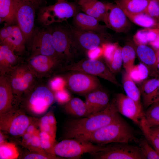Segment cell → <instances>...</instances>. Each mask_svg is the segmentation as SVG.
Wrapping results in <instances>:
<instances>
[{
    "instance_id": "obj_1",
    "label": "cell",
    "mask_w": 159,
    "mask_h": 159,
    "mask_svg": "<svg viewBox=\"0 0 159 159\" xmlns=\"http://www.w3.org/2000/svg\"><path fill=\"white\" fill-rule=\"evenodd\" d=\"M74 138L101 145L111 143H138V140L134 130L120 116L94 132Z\"/></svg>"
},
{
    "instance_id": "obj_2",
    "label": "cell",
    "mask_w": 159,
    "mask_h": 159,
    "mask_svg": "<svg viewBox=\"0 0 159 159\" xmlns=\"http://www.w3.org/2000/svg\"><path fill=\"white\" fill-rule=\"evenodd\" d=\"M120 116L114 98L102 111L70 121L65 132V139L74 138L94 132L112 122Z\"/></svg>"
},
{
    "instance_id": "obj_3",
    "label": "cell",
    "mask_w": 159,
    "mask_h": 159,
    "mask_svg": "<svg viewBox=\"0 0 159 159\" xmlns=\"http://www.w3.org/2000/svg\"><path fill=\"white\" fill-rule=\"evenodd\" d=\"M55 100L53 92L49 87L37 83L22 97L21 107L36 115L45 113Z\"/></svg>"
},
{
    "instance_id": "obj_4",
    "label": "cell",
    "mask_w": 159,
    "mask_h": 159,
    "mask_svg": "<svg viewBox=\"0 0 159 159\" xmlns=\"http://www.w3.org/2000/svg\"><path fill=\"white\" fill-rule=\"evenodd\" d=\"M107 147V146L94 144L75 138H66L56 143L54 152L59 157L74 159L79 158L85 153L94 155Z\"/></svg>"
},
{
    "instance_id": "obj_5",
    "label": "cell",
    "mask_w": 159,
    "mask_h": 159,
    "mask_svg": "<svg viewBox=\"0 0 159 159\" xmlns=\"http://www.w3.org/2000/svg\"><path fill=\"white\" fill-rule=\"evenodd\" d=\"M5 76L13 90L14 102L19 103L24 95L37 83L38 78L26 63L22 62Z\"/></svg>"
},
{
    "instance_id": "obj_6",
    "label": "cell",
    "mask_w": 159,
    "mask_h": 159,
    "mask_svg": "<svg viewBox=\"0 0 159 159\" xmlns=\"http://www.w3.org/2000/svg\"><path fill=\"white\" fill-rule=\"evenodd\" d=\"M79 6L67 1L57 2L54 4L42 8L38 15V19L42 24L48 26L60 22L73 17L79 12Z\"/></svg>"
},
{
    "instance_id": "obj_7",
    "label": "cell",
    "mask_w": 159,
    "mask_h": 159,
    "mask_svg": "<svg viewBox=\"0 0 159 159\" xmlns=\"http://www.w3.org/2000/svg\"><path fill=\"white\" fill-rule=\"evenodd\" d=\"M76 49L87 52L109 42L112 38L106 33H99L80 30L68 23L67 26Z\"/></svg>"
},
{
    "instance_id": "obj_8",
    "label": "cell",
    "mask_w": 159,
    "mask_h": 159,
    "mask_svg": "<svg viewBox=\"0 0 159 159\" xmlns=\"http://www.w3.org/2000/svg\"><path fill=\"white\" fill-rule=\"evenodd\" d=\"M79 72L106 80L116 85H119L114 74L106 64L98 59H88L62 67L60 72L65 71Z\"/></svg>"
},
{
    "instance_id": "obj_9",
    "label": "cell",
    "mask_w": 159,
    "mask_h": 159,
    "mask_svg": "<svg viewBox=\"0 0 159 159\" xmlns=\"http://www.w3.org/2000/svg\"><path fill=\"white\" fill-rule=\"evenodd\" d=\"M32 122V118L20 110L13 108L0 114V130L13 136H22Z\"/></svg>"
},
{
    "instance_id": "obj_10",
    "label": "cell",
    "mask_w": 159,
    "mask_h": 159,
    "mask_svg": "<svg viewBox=\"0 0 159 159\" xmlns=\"http://www.w3.org/2000/svg\"><path fill=\"white\" fill-rule=\"evenodd\" d=\"M15 20L26 42L30 41L34 31L35 7L24 0H13Z\"/></svg>"
},
{
    "instance_id": "obj_11",
    "label": "cell",
    "mask_w": 159,
    "mask_h": 159,
    "mask_svg": "<svg viewBox=\"0 0 159 159\" xmlns=\"http://www.w3.org/2000/svg\"><path fill=\"white\" fill-rule=\"evenodd\" d=\"M94 155L97 159H145L138 146L128 143H115Z\"/></svg>"
},
{
    "instance_id": "obj_12",
    "label": "cell",
    "mask_w": 159,
    "mask_h": 159,
    "mask_svg": "<svg viewBox=\"0 0 159 159\" xmlns=\"http://www.w3.org/2000/svg\"><path fill=\"white\" fill-rule=\"evenodd\" d=\"M72 72L64 78L66 86L74 93L86 95L100 87V82L96 76L79 72Z\"/></svg>"
},
{
    "instance_id": "obj_13",
    "label": "cell",
    "mask_w": 159,
    "mask_h": 159,
    "mask_svg": "<svg viewBox=\"0 0 159 159\" xmlns=\"http://www.w3.org/2000/svg\"><path fill=\"white\" fill-rule=\"evenodd\" d=\"M52 35L53 46L59 58L61 61L71 59L77 50L67 26L56 27L52 29Z\"/></svg>"
},
{
    "instance_id": "obj_14",
    "label": "cell",
    "mask_w": 159,
    "mask_h": 159,
    "mask_svg": "<svg viewBox=\"0 0 159 159\" xmlns=\"http://www.w3.org/2000/svg\"><path fill=\"white\" fill-rule=\"evenodd\" d=\"M61 61L54 57L41 54L31 56L26 63L38 78L46 77L53 72H59Z\"/></svg>"
},
{
    "instance_id": "obj_15",
    "label": "cell",
    "mask_w": 159,
    "mask_h": 159,
    "mask_svg": "<svg viewBox=\"0 0 159 159\" xmlns=\"http://www.w3.org/2000/svg\"><path fill=\"white\" fill-rule=\"evenodd\" d=\"M30 42L31 56L41 54L60 59L53 46L52 29L34 31Z\"/></svg>"
},
{
    "instance_id": "obj_16",
    "label": "cell",
    "mask_w": 159,
    "mask_h": 159,
    "mask_svg": "<svg viewBox=\"0 0 159 159\" xmlns=\"http://www.w3.org/2000/svg\"><path fill=\"white\" fill-rule=\"evenodd\" d=\"M0 44L7 45L18 55L23 53L25 50L26 41L17 25L6 24L0 29Z\"/></svg>"
},
{
    "instance_id": "obj_17",
    "label": "cell",
    "mask_w": 159,
    "mask_h": 159,
    "mask_svg": "<svg viewBox=\"0 0 159 159\" xmlns=\"http://www.w3.org/2000/svg\"><path fill=\"white\" fill-rule=\"evenodd\" d=\"M115 98L119 113L139 125L141 119L144 116L141 104L122 93L118 94Z\"/></svg>"
},
{
    "instance_id": "obj_18",
    "label": "cell",
    "mask_w": 159,
    "mask_h": 159,
    "mask_svg": "<svg viewBox=\"0 0 159 159\" xmlns=\"http://www.w3.org/2000/svg\"><path fill=\"white\" fill-rule=\"evenodd\" d=\"M108 7L107 27L117 32H125L129 29L130 24L124 10L115 3H107Z\"/></svg>"
},
{
    "instance_id": "obj_19",
    "label": "cell",
    "mask_w": 159,
    "mask_h": 159,
    "mask_svg": "<svg viewBox=\"0 0 159 159\" xmlns=\"http://www.w3.org/2000/svg\"><path fill=\"white\" fill-rule=\"evenodd\" d=\"M85 102L88 116L103 110L110 102L108 94L103 91L98 89L86 95Z\"/></svg>"
},
{
    "instance_id": "obj_20",
    "label": "cell",
    "mask_w": 159,
    "mask_h": 159,
    "mask_svg": "<svg viewBox=\"0 0 159 159\" xmlns=\"http://www.w3.org/2000/svg\"><path fill=\"white\" fill-rule=\"evenodd\" d=\"M22 63L18 55L10 47L0 45V75H5Z\"/></svg>"
},
{
    "instance_id": "obj_21",
    "label": "cell",
    "mask_w": 159,
    "mask_h": 159,
    "mask_svg": "<svg viewBox=\"0 0 159 159\" xmlns=\"http://www.w3.org/2000/svg\"><path fill=\"white\" fill-rule=\"evenodd\" d=\"M73 17L74 26L80 30L105 33V31L107 26L100 24L99 21L93 16L78 12Z\"/></svg>"
},
{
    "instance_id": "obj_22",
    "label": "cell",
    "mask_w": 159,
    "mask_h": 159,
    "mask_svg": "<svg viewBox=\"0 0 159 159\" xmlns=\"http://www.w3.org/2000/svg\"><path fill=\"white\" fill-rule=\"evenodd\" d=\"M136 54L141 63L149 69L150 74L156 75L158 73V62L156 52L154 49L146 45H136Z\"/></svg>"
},
{
    "instance_id": "obj_23",
    "label": "cell",
    "mask_w": 159,
    "mask_h": 159,
    "mask_svg": "<svg viewBox=\"0 0 159 159\" xmlns=\"http://www.w3.org/2000/svg\"><path fill=\"white\" fill-rule=\"evenodd\" d=\"M14 102L13 90L6 77L0 75V114L13 109Z\"/></svg>"
},
{
    "instance_id": "obj_24",
    "label": "cell",
    "mask_w": 159,
    "mask_h": 159,
    "mask_svg": "<svg viewBox=\"0 0 159 159\" xmlns=\"http://www.w3.org/2000/svg\"><path fill=\"white\" fill-rule=\"evenodd\" d=\"M140 90L144 107L148 108L157 97L158 80L154 78L144 81Z\"/></svg>"
},
{
    "instance_id": "obj_25",
    "label": "cell",
    "mask_w": 159,
    "mask_h": 159,
    "mask_svg": "<svg viewBox=\"0 0 159 159\" xmlns=\"http://www.w3.org/2000/svg\"><path fill=\"white\" fill-rule=\"evenodd\" d=\"M149 0H116L115 3L124 11L131 14L145 12Z\"/></svg>"
},
{
    "instance_id": "obj_26",
    "label": "cell",
    "mask_w": 159,
    "mask_h": 159,
    "mask_svg": "<svg viewBox=\"0 0 159 159\" xmlns=\"http://www.w3.org/2000/svg\"><path fill=\"white\" fill-rule=\"evenodd\" d=\"M124 11L129 19L138 26L146 28H158L157 20L145 12L131 14Z\"/></svg>"
},
{
    "instance_id": "obj_27",
    "label": "cell",
    "mask_w": 159,
    "mask_h": 159,
    "mask_svg": "<svg viewBox=\"0 0 159 159\" xmlns=\"http://www.w3.org/2000/svg\"><path fill=\"white\" fill-rule=\"evenodd\" d=\"M64 109L67 113L72 115L82 117L88 116L85 102L78 97L71 98L65 104Z\"/></svg>"
},
{
    "instance_id": "obj_28",
    "label": "cell",
    "mask_w": 159,
    "mask_h": 159,
    "mask_svg": "<svg viewBox=\"0 0 159 159\" xmlns=\"http://www.w3.org/2000/svg\"><path fill=\"white\" fill-rule=\"evenodd\" d=\"M0 19L9 25L16 21L13 0H0Z\"/></svg>"
},
{
    "instance_id": "obj_29",
    "label": "cell",
    "mask_w": 159,
    "mask_h": 159,
    "mask_svg": "<svg viewBox=\"0 0 159 159\" xmlns=\"http://www.w3.org/2000/svg\"><path fill=\"white\" fill-rule=\"evenodd\" d=\"M122 84L126 95L136 102L141 104V93L140 89L128 73L125 72L122 77Z\"/></svg>"
},
{
    "instance_id": "obj_30",
    "label": "cell",
    "mask_w": 159,
    "mask_h": 159,
    "mask_svg": "<svg viewBox=\"0 0 159 159\" xmlns=\"http://www.w3.org/2000/svg\"><path fill=\"white\" fill-rule=\"evenodd\" d=\"M136 53L135 48L130 45H126L122 49V56L123 67L128 73L134 65Z\"/></svg>"
},
{
    "instance_id": "obj_31",
    "label": "cell",
    "mask_w": 159,
    "mask_h": 159,
    "mask_svg": "<svg viewBox=\"0 0 159 159\" xmlns=\"http://www.w3.org/2000/svg\"><path fill=\"white\" fill-rule=\"evenodd\" d=\"M39 135L42 149L47 154L52 156L60 158L56 156L54 149L56 144L55 140L47 132L40 131Z\"/></svg>"
},
{
    "instance_id": "obj_32",
    "label": "cell",
    "mask_w": 159,
    "mask_h": 159,
    "mask_svg": "<svg viewBox=\"0 0 159 159\" xmlns=\"http://www.w3.org/2000/svg\"><path fill=\"white\" fill-rule=\"evenodd\" d=\"M139 126L146 139L159 152V138L152 131L144 117L141 119Z\"/></svg>"
},
{
    "instance_id": "obj_33",
    "label": "cell",
    "mask_w": 159,
    "mask_h": 159,
    "mask_svg": "<svg viewBox=\"0 0 159 159\" xmlns=\"http://www.w3.org/2000/svg\"><path fill=\"white\" fill-rule=\"evenodd\" d=\"M19 156V153L13 144L4 142L0 144V159H15Z\"/></svg>"
},
{
    "instance_id": "obj_34",
    "label": "cell",
    "mask_w": 159,
    "mask_h": 159,
    "mask_svg": "<svg viewBox=\"0 0 159 159\" xmlns=\"http://www.w3.org/2000/svg\"><path fill=\"white\" fill-rule=\"evenodd\" d=\"M138 143L145 159H159V152L145 139L138 140Z\"/></svg>"
},
{
    "instance_id": "obj_35",
    "label": "cell",
    "mask_w": 159,
    "mask_h": 159,
    "mask_svg": "<svg viewBox=\"0 0 159 159\" xmlns=\"http://www.w3.org/2000/svg\"><path fill=\"white\" fill-rule=\"evenodd\" d=\"M144 117L149 126L159 122V102H153L147 108Z\"/></svg>"
},
{
    "instance_id": "obj_36",
    "label": "cell",
    "mask_w": 159,
    "mask_h": 159,
    "mask_svg": "<svg viewBox=\"0 0 159 159\" xmlns=\"http://www.w3.org/2000/svg\"><path fill=\"white\" fill-rule=\"evenodd\" d=\"M38 125L40 131L47 132L55 140L56 125H53L50 122L48 113L41 117L39 120Z\"/></svg>"
},
{
    "instance_id": "obj_37",
    "label": "cell",
    "mask_w": 159,
    "mask_h": 159,
    "mask_svg": "<svg viewBox=\"0 0 159 159\" xmlns=\"http://www.w3.org/2000/svg\"><path fill=\"white\" fill-rule=\"evenodd\" d=\"M78 4L80 9L85 13L96 18L99 21H103L102 17L95 10L90 0H79Z\"/></svg>"
},
{
    "instance_id": "obj_38",
    "label": "cell",
    "mask_w": 159,
    "mask_h": 159,
    "mask_svg": "<svg viewBox=\"0 0 159 159\" xmlns=\"http://www.w3.org/2000/svg\"><path fill=\"white\" fill-rule=\"evenodd\" d=\"M39 133V132L36 131L33 134L29 139L23 141V143L25 146L27 147L28 148L34 150L35 152L48 155L41 147Z\"/></svg>"
},
{
    "instance_id": "obj_39",
    "label": "cell",
    "mask_w": 159,
    "mask_h": 159,
    "mask_svg": "<svg viewBox=\"0 0 159 159\" xmlns=\"http://www.w3.org/2000/svg\"><path fill=\"white\" fill-rule=\"evenodd\" d=\"M103 50V57L107 65L112 62L115 52L119 46L117 43L106 42L101 46Z\"/></svg>"
},
{
    "instance_id": "obj_40",
    "label": "cell",
    "mask_w": 159,
    "mask_h": 159,
    "mask_svg": "<svg viewBox=\"0 0 159 159\" xmlns=\"http://www.w3.org/2000/svg\"><path fill=\"white\" fill-rule=\"evenodd\" d=\"M122 49V47H118L115 52L112 62L107 65L114 74L116 73L120 70L123 64Z\"/></svg>"
},
{
    "instance_id": "obj_41",
    "label": "cell",
    "mask_w": 159,
    "mask_h": 159,
    "mask_svg": "<svg viewBox=\"0 0 159 159\" xmlns=\"http://www.w3.org/2000/svg\"><path fill=\"white\" fill-rule=\"evenodd\" d=\"M66 86L65 78L60 76H56L49 81L48 87L54 92L65 88Z\"/></svg>"
},
{
    "instance_id": "obj_42",
    "label": "cell",
    "mask_w": 159,
    "mask_h": 159,
    "mask_svg": "<svg viewBox=\"0 0 159 159\" xmlns=\"http://www.w3.org/2000/svg\"><path fill=\"white\" fill-rule=\"evenodd\" d=\"M145 12L158 20L159 19V0H149Z\"/></svg>"
},
{
    "instance_id": "obj_43",
    "label": "cell",
    "mask_w": 159,
    "mask_h": 159,
    "mask_svg": "<svg viewBox=\"0 0 159 159\" xmlns=\"http://www.w3.org/2000/svg\"><path fill=\"white\" fill-rule=\"evenodd\" d=\"M54 93L55 100L60 104H66L71 99L69 93L65 88Z\"/></svg>"
},
{
    "instance_id": "obj_44",
    "label": "cell",
    "mask_w": 159,
    "mask_h": 159,
    "mask_svg": "<svg viewBox=\"0 0 159 159\" xmlns=\"http://www.w3.org/2000/svg\"><path fill=\"white\" fill-rule=\"evenodd\" d=\"M147 28L138 31L133 36V40L136 45L148 44L146 38Z\"/></svg>"
},
{
    "instance_id": "obj_45",
    "label": "cell",
    "mask_w": 159,
    "mask_h": 159,
    "mask_svg": "<svg viewBox=\"0 0 159 159\" xmlns=\"http://www.w3.org/2000/svg\"><path fill=\"white\" fill-rule=\"evenodd\" d=\"M24 159H58L49 155L37 152H32L28 153L23 157Z\"/></svg>"
},
{
    "instance_id": "obj_46",
    "label": "cell",
    "mask_w": 159,
    "mask_h": 159,
    "mask_svg": "<svg viewBox=\"0 0 159 159\" xmlns=\"http://www.w3.org/2000/svg\"><path fill=\"white\" fill-rule=\"evenodd\" d=\"M87 53L89 59H98L103 56V50L102 46H100L88 51Z\"/></svg>"
},
{
    "instance_id": "obj_47",
    "label": "cell",
    "mask_w": 159,
    "mask_h": 159,
    "mask_svg": "<svg viewBox=\"0 0 159 159\" xmlns=\"http://www.w3.org/2000/svg\"><path fill=\"white\" fill-rule=\"evenodd\" d=\"M140 78L141 82H143L150 75V72L147 67L142 63L136 65Z\"/></svg>"
},
{
    "instance_id": "obj_48",
    "label": "cell",
    "mask_w": 159,
    "mask_h": 159,
    "mask_svg": "<svg viewBox=\"0 0 159 159\" xmlns=\"http://www.w3.org/2000/svg\"><path fill=\"white\" fill-rule=\"evenodd\" d=\"M149 44L153 49L156 50H159V34L154 41L150 42Z\"/></svg>"
},
{
    "instance_id": "obj_49",
    "label": "cell",
    "mask_w": 159,
    "mask_h": 159,
    "mask_svg": "<svg viewBox=\"0 0 159 159\" xmlns=\"http://www.w3.org/2000/svg\"><path fill=\"white\" fill-rule=\"evenodd\" d=\"M36 131H37L36 130L35 125L32 123L28 127L25 132L30 134H33Z\"/></svg>"
},
{
    "instance_id": "obj_50",
    "label": "cell",
    "mask_w": 159,
    "mask_h": 159,
    "mask_svg": "<svg viewBox=\"0 0 159 159\" xmlns=\"http://www.w3.org/2000/svg\"><path fill=\"white\" fill-rule=\"evenodd\" d=\"M149 126L152 131L159 138V126L149 125Z\"/></svg>"
},
{
    "instance_id": "obj_51",
    "label": "cell",
    "mask_w": 159,
    "mask_h": 159,
    "mask_svg": "<svg viewBox=\"0 0 159 159\" xmlns=\"http://www.w3.org/2000/svg\"><path fill=\"white\" fill-rule=\"evenodd\" d=\"M32 4L36 8L42 3V0H24Z\"/></svg>"
},
{
    "instance_id": "obj_52",
    "label": "cell",
    "mask_w": 159,
    "mask_h": 159,
    "mask_svg": "<svg viewBox=\"0 0 159 159\" xmlns=\"http://www.w3.org/2000/svg\"><path fill=\"white\" fill-rule=\"evenodd\" d=\"M156 57L158 63H159V50L156 52Z\"/></svg>"
},
{
    "instance_id": "obj_53",
    "label": "cell",
    "mask_w": 159,
    "mask_h": 159,
    "mask_svg": "<svg viewBox=\"0 0 159 159\" xmlns=\"http://www.w3.org/2000/svg\"><path fill=\"white\" fill-rule=\"evenodd\" d=\"M158 88H157V98L159 96V79H158Z\"/></svg>"
},
{
    "instance_id": "obj_54",
    "label": "cell",
    "mask_w": 159,
    "mask_h": 159,
    "mask_svg": "<svg viewBox=\"0 0 159 159\" xmlns=\"http://www.w3.org/2000/svg\"><path fill=\"white\" fill-rule=\"evenodd\" d=\"M151 126H159V122L155 123Z\"/></svg>"
},
{
    "instance_id": "obj_55",
    "label": "cell",
    "mask_w": 159,
    "mask_h": 159,
    "mask_svg": "<svg viewBox=\"0 0 159 159\" xmlns=\"http://www.w3.org/2000/svg\"><path fill=\"white\" fill-rule=\"evenodd\" d=\"M159 102V96L155 100L154 102Z\"/></svg>"
},
{
    "instance_id": "obj_56",
    "label": "cell",
    "mask_w": 159,
    "mask_h": 159,
    "mask_svg": "<svg viewBox=\"0 0 159 159\" xmlns=\"http://www.w3.org/2000/svg\"><path fill=\"white\" fill-rule=\"evenodd\" d=\"M67 0H57V2H61V1H66Z\"/></svg>"
},
{
    "instance_id": "obj_57",
    "label": "cell",
    "mask_w": 159,
    "mask_h": 159,
    "mask_svg": "<svg viewBox=\"0 0 159 159\" xmlns=\"http://www.w3.org/2000/svg\"><path fill=\"white\" fill-rule=\"evenodd\" d=\"M157 68L159 72V63H158L157 64Z\"/></svg>"
},
{
    "instance_id": "obj_58",
    "label": "cell",
    "mask_w": 159,
    "mask_h": 159,
    "mask_svg": "<svg viewBox=\"0 0 159 159\" xmlns=\"http://www.w3.org/2000/svg\"><path fill=\"white\" fill-rule=\"evenodd\" d=\"M157 20L158 23V27L159 28V19Z\"/></svg>"
}]
</instances>
